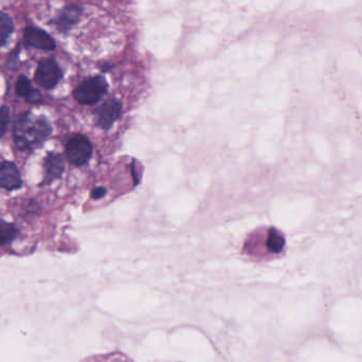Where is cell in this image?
I'll list each match as a JSON object with an SVG mask.
<instances>
[{
    "mask_svg": "<svg viewBox=\"0 0 362 362\" xmlns=\"http://www.w3.org/2000/svg\"><path fill=\"white\" fill-rule=\"evenodd\" d=\"M51 134L52 128L46 116H36L31 112H22L14 122V142L22 151L38 149Z\"/></svg>",
    "mask_w": 362,
    "mask_h": 362,
    "instance_id": "obj_1",
    "label": "cell"
},
{
    "mask_svg": "<svg viewBox=\"0 0 362 362\" xmlns=\"http://www.w3.org/2000/svg\"><path fill=\"white\" fill-rule=\"evenodd\" d=\"M24 42L26 46L38 50L53 51L56 48L54 40L46 31L36 27L24 29Z\"/></svg>",
    "mask_w": 362,
    "mask_h": 362,
    "instance_id": "obj_5",
    "label": "cell"
},
{
    "mask_svg": "<svg viewBox=\"0 0 362 362\" xmlns=\"http://www.w3.org/2000/svg\"><path fill=\"white\" fill-rule=\"evenodd\" d=\"M65 151L71 165L82 167L89 161L93 155V145L87 137L79 134L69 139Z\"/></svg>",
    "mask_w": 362,
    "mask_h": 362,
    "instance_id": "obj_3",
    "label": "cell"
},
{
    "mask_svg": "<svg viewBox=\"0 0 362 362\" xmlns=\"http://www.w3.org/2000/svg\"><path fill=\"white\" fill-rule=\"evenodd\" d=\"M82 12H83V8L80 7V6H67L62 11L59 12V15L53 20V24L59 32L67 33L75 24H77L80 18H81Z\"/></svg>",
    "mask_w": 362,
    "mask_h": 362,
    "instance_id": "obj_9",
    "label": "cell"
},
{
    "mask_svg": "<svg viewBox=\"0 0 362 362\" xmlns=\"http://www.w3.org/2000/svg\"><path fill=\"white\" fill-rule=\"evenodd\" d=\"M105 188H96V189H93V192H91V197H93V199H100V198L103 197V196L105 195Z\"/></svg>",
    "mask_w": 362,
    "mask_h": 362,
    "instance_id": "obj_18",
    "label": "cell"
},
{
    "mask_svg": "<svg viewBox=\"0 0 362 362\" xmlns=\"http://www.w3.org/2000/svg\"><path fill=\"white\" fill-rule=\"evenodd\" d=\"M285 241H284L283 235L276 230V229H270L267 237V249L270 252L280 253L283 250Z\"/></svg>",
    "mask_w": 362,
    "mask_h": 362,
    "instance_id": "obj_12",
    "label": "cell"
},
{
    "mask_svg": "<svg viewBox=\"0 0 362 362\" xmlns=\"http://www.w3.org/2000/svg\"><path fill=\"white\" fill-rule=\"evenodd\" d=\"M88 362H134L130 358H128L126 354L120 353V352H112V353L104 354V355L98 356L93 359L89 360Z\"/></svg>",
    "mask_w": 362,
    "mask_h": 362,
    "instance_id": "obj_13",
    "label": "cell"
},
{
    "mask_svg": "<svg viewBox=\"0 0 362 362\" xmlns=\"http://www.w3.org/2000/svg\"><path fill=\"white\" fill-rule=\"evenodd\" d=\"M14 31V22L5 12H0V47L5 46Z\"/></svg>",
    "mask_w": 362,
    "mask_h": 362,
    "instance_id": "obj_10",
    "label": "cell"
},
{
    "mask_svg": "<svg viewBox=\"0 0 362 362\" xmlns=\"http://www.w3.org/2000/svg\"><path fill=\"white\" fill-rule=\"evenodd\" d=\"M18 229L11 223L0 220V246L11 244L17 237Z\"/></svg>",
    "mask_w": 362,
    "mask_h": 362,
    "instance_id": "obj_11",
    "label": "cell"
},
{
    "mask_svg": "<svg viewBox=\"0 0 362 362\" xmlns=\"http://www.w3.org/2000/svg\"><path fill=\"white\" fill-rule=\"evenodd\" d=\"M26 101L31 104H40L44 102V97H43L40 90L33 89L31 93L27 96Z\"/></svg>",
    "mask_w": 362,
    "mask_h": 362,
    "instance_id": "obj_17",
    "label": "cell"
},
{
    "mask_svg": "<svg viewBox=\"0 0 362 362\" xmlns=\"http://www.w3.org/2000/svg\"><path fill=\"white\" fill-rule=\"evenodd\" d=\"M45 179L43 186L50 185L62 177L65 171L64 157L57 153H48L44 159Z\"/></svg>",
    "mask_w": 362,
    "mask_h": 362,
    "instance_id": "obj_8",
    "label": "cell"
},
{
    "mask_svg": "<svg viewBox=\"0 0 362 362\" xmlns=\"http://www.w3.org/2000/svg\"><path fill=\"white\" fill-rule=\"evenodd\" d=\"M107 88V82L103 77H90L75 88L73 97L82 105H93L102 99Z\"/></svg>",
    "mask_w": 362,
    "mask_h": 362,
    "instance_id": "obj_2",
    "label": "cell"
},
{
    "mask_svg": "<svg viewBox=\"0 0 362 362\" xmlns=\"http://www.w3.org/2000/svg\"><path fill=\"white\" fill-rule=\"evenodd\" d=\"M63 73L53 59L40 61L34 75V81L44 89H53L62 80Z\"/></svg>",
    "mask_w": 362,
    "mask_h": 362,
    "instance_id": "obj_4",
    "label": "cell"
},
{
    "mask_svg": "<svg viewBox=\"0 0 362 362\" xmlns=\"http://www.w3.org/2000/svg\"><path fill=\"white\" fill-rule=\"evenodd\" d=\"M121 108H122V105L118 100H108V101L104 102L96 110L98 126L103 130H108L120 116Z\"/></svg>",
    "mask_w": 362,
    "mask_h": 362,
    "instance_id": "obj_7",
    "label": "cell"
},
{
    "mask_svg": "<svg viewBox=\"0 0 362 362\" xmlns=\"http://www.w3.org/2000/svg\"><path fill=\"white\" fill-rule=\"evenodd\" d=\"M33 89L34 88H32L31 81H30L26 75H20V77H18L15 88L16 95H17L18 97L26 98Z\"/></svg>",
    "mask_w": 362,
    "mask_h": 362,
    "instance_id": "obj_14",
    "label": "cell"
},
{
    "mask_svg": "<svg viewBox=\"0 0 362 362\" xmlns=\"http://www.w3.org/2000/svg\"><path fill=\"white\" fill-rule=\"evenodd\" d=\"M20 46L17 45L15 49L10 53L8 56L7 65L9 68L16 69L17 68L18 59H20Z\"/></svg>",
    "mask_w": 362,
    "mask_h": 362,
    "instance_id": "obj_16",
    "label": "cell"
},
{
    "mask_svg": "<svg viewBox=\"0 0 362 362\" xmlns=\"http://www.w3.org/2000/svg\"><path fill=\"white\" fill-rule=\"evenodd\" d=\"M10 124V110L8 106L0 107V138L5 136Z\"/></svg>",
    "mask_w": 362,
    "mask_h": 362,
    "instance_id": "obj_15",
    "label": "cell"
},
{
    "mask_svg": "<svg viewBox=\"0 0 362 362\" xmlns=\"http://www.w3.org/2000/svg\"><path fill=\"white\" fill-rule=\"evenodd\" d=\"M22 187V175L15 163L11 161L0 163V188L7 191H14Z\"/></svg>",
    "mask_w": 362,
    "mask_h": 362,
    "instance_id": "obj_6",
    "label": "cell"
}]
</instances>
